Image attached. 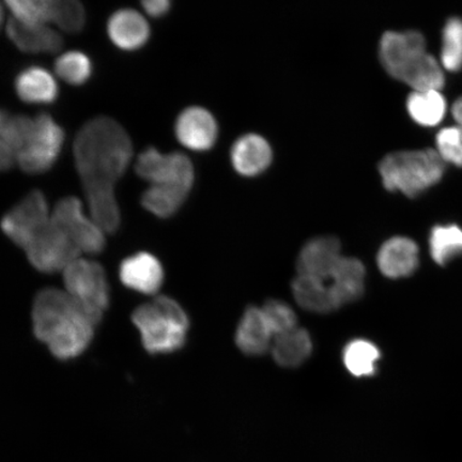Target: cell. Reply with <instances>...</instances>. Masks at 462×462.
I'll list each match as a JSON object with an SVG mask.
<instances>
[{
    "mask_svg": "<svg viewBox=\"0 0 462 462\" xmlns=\"http://www.w3.org/2000/svg\"><path fill=\"white\" fill-rule=\"evenodd\" d=\"M441 66L449 72L462 69V20L448 21L442 33Z\"/></svg>",
    "mask_w": 462,
    "mask_h": 462,
    "instance_id": "cell-30",
    "label": "cell"
},
{
    "mask_svg": "<svg viewBox=\"0 0 462 462\" xmlns=\"http://www.w3.org/2000/svg\"><path fill=\"white\" fill-rule=\"evenodd\" d=\"M189 190L178 187L150 186L142 196V205L153 216L171 217L180 209Z\"/></svg>",
    "mask_w": 462,
    "mask_h": 462,
    "instance_id": "cell-26",
    "label": "cell"
},
{
    "mask_svg": "<svg viewBox=\"0 0 462 462\" xmlns=\"http://www.w3.org/2000/svg\"><path fill=\"white\" fill-rule=\"evenodd\" d=\"M444 171L446 163L432 149L391 153L379 164L384 188L411 199L440 181Z\"/></svg>",
    "mask_w": 462,
    "mask_h": 462,
    "instance_id": "cell-5",
    "label": "cell"
},
{
    "mask_svg": "<svg viewBox=\"0 0 462 462\" xmlns=\"http://www.w3.org/2000/svg\"><path fill=\"white\" fill-rule=\"evenodd\" d=\"M263 314L274 338L294 330L297 327V316L284 302L273 300L263 306Z\"/></svg>",
    "mask_w": 462,
    "mask_h": 462,
    "instance_id": "cell-33",
    "label": "cell"
},
{
    "mask_svg": "<svg viewBox=\"0 0 462 462\" xmlns=\"http://www.w3.org/2000/svg\"><path fill=\"white\" fill-rule=\"evenodd\" d=\"M407 109L415 123L436 126L447 114V101L438 90L413 91L408 97Z\"/></svg>",
    "mask_w": 462,
    "mask_h": 462,
    "instance_id": "cell-25",
    "label": "cell"
},
{
    "mask_svg": "<svg viewBox=\"0 0 462 462\" xmlns=\"http://www.w3.org/2000/svg\"><path fill=\"white\" fill-rule=\"evenodd\" d=\"M4 22V8L3 5H0V27H2Z\"/></svg>",
    "mask_w": 462,
    "mask_h": 462,
    "instance_id": "cell-38",
    "label": "cell"
},
{
    "mask_svg": "<svg viewBox=\"0 0 462 462\" xmlns=\"http://www.w3.org/2000/svg\"><path fill=\"white\" fill-rule=\"evenodd\" d=\"M13 19L27 26H43L51 22L53 2L50 0H15L7 2Z\"/></svg>",
    "mask_w": 462,
    "mask_h": 462,
    "instance_id": "cell-31",
    "label": "cell"
},
{
    "mask_svg": "<svg viewBox=\"0 0 462 462\" xmlns=\"http://www.w3.org/2000/svg\"><path fill=\"white\" fill-rule=\"evenodd\" d=\"M65 143V132L48 114L33 118L28 141L16 153V163L31 175L49 171L60 158Z\"/></svg>",
    "mask_w": 462,
    "mask_h": 462,
    "instance_id": "cell-6",
    "label": "cell"
},
{
    "mask_svg": "<svg viewBox=\"0 0 462 462\" xmlns=\"http://www.w3.org/2000/svg\"><path fill=\"white\" fill-rule=\"evenodd\" d=\"M25 252L32 267L45 274L63 273L69 264L82 255L65 231L53 221Z\"/></svg>",
    "mask_w": 462,
    "mask_h": 462,
    "instance_id": "cell-11",
    "label": "cell"
},
{
    "mask_svg": "<svg viewBox=\"0 0 462 462\" xmlns=\"http://www.w3.org/2000/svg\"><path fill=\"white\" fill-rule=\"evenodd\" d=\"M17 97L27 104L54 103L60 96L57 80L46 69L37 66L28 67L21 71L15 79Z\"/></svg>",
    "mask_w": 462,
    "mask_h": 462,
    "instance_id": "cell-19",
    "label": "cell"
},
{
    "mask_svg": "<svg viewBox=\"0 0 462 462\" xmlns=\"http://www.w3.org/2000/svg\"><path fill=\"white\" fill-rule=\"evenodd\" d=\"M107 34L119 50L135 51L143 48L150 38V27L134 9H120L109 17Z\"/></svg>",
    "mask_w": 462,
    "mask_h": 462,
    "instance_id": "cell-15",
    "label": "cell"
},
{
    "mask_svg": "<svg viewBox=\"0 0 462 462\" xmlns=\"http://www.w3.org/2000/svg\"><path fill=\"white\" fill-rule=\"evenodd\" d=\"M274 339L262 309H247L236 333V343L248 356L267 352Z\"/></svg>",
    "mask_w": 462,
    "mask_h": 462,
    "instance_id": "cell-20",
    "label": "cell"
},
{
    "mask_svg": "<svg viewBox=\"0 0 462 462\" xmlns=\"http://www.w3.org/2000/svg\"><path fill=\"white\" fill-rule=\"evenodd\" d=\"M135 171L150 186L178 187L190 190L195 173L192 162L180 152L162 153L149 147L140 154Z\"/></svg>",
    "mask_w": 462,
    "mask_h": 462,
    "instance_id": "cell-9",
    "label": "cell"
},
{
    "mask_svg": "<svg viewBox=\"0 0 462 462\" xmlns=\"http://www.w3.org/2000/svg\"><path fill=\"white\" fill-rule=\"evenodd\" d=\"M453 117L457 123L459 128L462 129V97L456 100L452 108Z\"/></svg>",
    "mask_w": 462,
    "mask_h": 462,
    "instance_id": "cell-37",
    "label": "cell"
},
{
    "mask_svg": "<svg viewBox=\"0 0 462 462\" xmlns=\"http://www.w3.org/2000/svg\"><path fill=\"white\" fill-rule=\"evenodd\" d=\"M436 143L437 152L444 163L462 167V129L458 125L439 132Z\"/></svg>",
    "mask_w": 462,
    "mask_h": 462,
    "instance_id": "cell-34",
    "label": "cell"
},
{
    "mask_svg": "<svg viewBox=\"0 0 462 462\" xmlns=\"http://www.w3.org/2000/svg\"><path fill=\"white\" fill-rule=\"evenodd\" d=\"M7 34L11 42L23 53L51 54L60 51L63 40L60 33L46 25L27 26L14 19L7 25Z\"/></svg>",
    "mask_w": 462,
    "mask_h": 462,
    "instance_id": "cell-18",
    "label": "cell"
},
{
    "mask_svg": "<svg viewBox=\"0 0 462 462\" xmlns=\"http://www.w3.org/2000/svg\"><path fill=\"white\" fill-rule=\"evenodd\" d=\"M51 22L62 32L78 33L82 32L86 23V13L83 5L75 0H60L53 2Z\"/></svg>",
    "mask_w": 462,
    "mask_h": 462,
    "instance_id": "cell-32",
    "label": "cell"
},
{
    "mask_svg": "<svg viewBox=\"0 0 462 462\" xmlns=\"http://www.w3.org/2000/svg\"><path fill=\"white\" fill-rule=\"evenodd\" d=\"M51 221L48 199L42 190L34 189L5 213L0 227L9 240L25 251Z\"/></svg>",
    "mask_w": 462,
    "mask_h": 462,
    "instance_id": "cell-8",
    "label": "cell"
},
{
    "mask_svg": "<svg viewBox=\"0 0 462 462\" xmlns=\"http://www.w3.org/2000/svg\"><path fill=\"white\" fill-rule=\"evenodd\" d=\"M311 350L313 344L310 334L299 328L275 337L273 346L274 360L284 367L301 365L309 359Z\"/></svg>",
    "mask_w": 462,
    "mask_h": 462,
    "instance_id": "cell-24",
    "label": "cell"
},
{
    "mask_svg": "<svg viewBox=\"0 0 462 462\" xmlns=\"http://www.w3.org/2000/svg\"><path fill=\"white\" fill-rule=\"evenodd\" d=\"M418 264V245L403 236H395L386 241L378 253L379 269L390 279H402L412 274Z\"/></svg>",
    "mask_w": 462,
    "mask_h": 462,
    "instance_id": "cell-16",
    "label": "cell"
},
{
    "mask_svg": "<svg viewBox=\"0 0 462 462\" xmlns=\"http://www.w3.org/2000/svg\"><path fill=\"white\" fill-rule=\"evenodd\" d=\"M292 291L298 304L313 313L327 314L340 308L327 282L299 275L292 282Z\"/></svg>",
    "mask_w": 462,
    "mask_h": 462,
    "instance_id": "cell-22",
    "label": "cell"
},
{
    "mask_svg": "<svg viewBox=\"0 0 462 462\" xmlns=\"http://www.w3.org/2000/svg\"><path fill=\"white\" fill-rule=\"evenodd\" d=\"M90 58L79 51H70L61 54L55 62L57 77L72 86L85 85L92 77Z\"/></svg>",
    "mask_w": 462,
    "mask_h": 462,
    "instance_id": "cell-29",
    "label": "cell"
},
{
    "mask_svg": "<svg viewBox=\"0 0 462 462\" xmlns=\"http://www.w3.org/2000/svg\"><path fill=\"white\" fill-rule=\"evenodd\" d=\"M230 157L240 175L253 177L268 169L273 162V149L263 136L246 134L236 141Z\"/></svg>",
    "mask_w": 462,
    "mask_h": 462,
    "instance_id": "cell-17",
    "label": "cell"
},
{
    "mask_svg": "<svg viewBox=\"0 0 462 462\" xmlns=\"http://www.w3.org/2000/svg\"><path fill=\"white\" fill-rule=\"evenodd\" d=\"M328 282L339 306L355 302L364 292L365 268L360 260L343 257Z\"/></svg>",
    "mask_w": 462,
    "mask_h": 462,
    "instance_id": "cell-21",
    "label": "cell"
},
{
    "mask_svg": "<svg viewBox=\"0 0 462 462\" xmlns=\"http://www.w3.org/2000/svg\"><path fill=\"white\" fill-rule=\"evenodd\" d=\"M100 322L66 291L46 288L34 298V337L48 346L58 360H72L82 355Z\"/></svg>",
    "mask_w": 462,
    "mask_h": 462,
    "instance_id": "cell-1",
    "label": "cell"
},
{
    "mask_svg": "<svg viewBox=\"0 0 462 462\" xmlns=\"http://www.w3.org/2000/svg\"><path fill=\"white\" fill-rule=\"evenodd\" d=\"M175 133L179 143L194 152H205L215 144L217 124L206 108L190 106L178 116Z\"/></svg>",
    "mask_w": 462,
    "mask_h": 462,
    "instance_id": "cell-12",
    "label": "cell"
},
{
    "mask_svg": "<svg viewBox=\"0 0 462 462\" xmlns=\"http://www.w3.org/2000/svg\"><path fill=\"white\" fill-rule=\"evenodd\" d=\"M119 276L131 291L153 296L163 285L164 270L157 257L142 252L124 260Z\"/></svg>",
    "mask_w": 462,
    "mask_h": 462,
    "instance_id": "cell-14",
    "label": "cell"
},
{
    "mask_svg": "<svg viewBox=\"0 0 462 462\" xmlns=\"http://www.w3.org/2000/svg\"><path fill=\"white\" fill-rule=\"evenodd\" d=\"M430 245L433 260L438 264H447L462 255V229L456 225L437 226L431 231Z\"/></svg>",
    "mask_w": 462,
    "mask_h": 462,
    "instance_id": "cell-28",
    "label": "cell"
},
{
    "mask_svg": "<svg viewBox=\"0 0 462 462\" xmlns=\"http://www.w3.org/2000/svg\"><path fill=\"white\" fill-rule=\"evenodd\" d=\"M380 351L367 340L356 339L348 344L344 351L345 366L356 377H368L375 373V364Z\"/></svg>",
    "mask_w": 462,
    "mask_h": 462,
    "instance_id": "cell-27",
    "label": "cell"
},
{
    "mask_svg": "<svg viewBox=\"0 0 462 462\" xmlns=\"http://www.w3.org/2000/svg\"><path fill=\"white\" fill-rule=\"evenodd\" d=\"M90 217L104 233L114 234L121 223L120 208L115 189L101 188L85 190Z\"/></svg>",
    "mask_w": 462,
    "mask_h": 462,
    "instance_id": "cell-23",
    "label": "cell"
},
{
    "mask_svg": "<svg viewBox=\"0 0 462 462\" xmlns=\"http://www.w3.org/2000/svg\"><path fill=\"white\" fill-rule=\"evenodd\" d=\"M144 13L155 19L164 16L171 10V2L169 0H147L143 2Z\"/></svg>",
    "mask_w": 462,
    "mask_h": 462,
    "instance_id": "cell-35",
    "label": "cell"
},
{
    "mask_svg": "<svg viewBox=\"0 0 462 462\" xmlns=\"http://www.w3.org/2000/svg\"><path fill=\"white\" fill-rule=\"evenodd\" d=\"M342 258L337 238L319 236L308 242L300 253L297 263L299 275L328 282Z\"/></svg>",
    "mask_w": 462,
    "mask_h": 462,
    "instance_id": "cell-13",
    "label": "cell"
},
{
    "mask_svg": "<svg viewBox=\"0 0 462 462\" xmlns=\"http://www.w3.org/2000/svg\"><path fill=\"white\" fill-rule=\"evenodd\" d=\"M132 321L150 355L171 354L187 342L189 318L175 300L160 296L134 310Z\"/></svg>",
    "mask_w": 462,
    "mask_h": 462,
    "instance_id": "cell-4",
    "label": "cell"
},
{
    "mask_svg": "<svg viewBox=\"0 0 462 462\" xmlns=\"http://www.w3.org/2000/svg\"><path fill=\"white\" fill-rule=\"evenodd\" d=\"M65 291L87 310L102 320L109 305V287L100 263L82 257L62 273Z\"/></svg>",
    "mask_w": 462,
    "mask_h": 462,
    "instance_id": "cell-7",
    "label": "cell"
},
{
    "mask_svg": "<svg viewBox=\"0 0 462 462\" xmlns=\"http://www.w3.org/2000/svg\"><path fill=\"white\" fill-rule=\"evenodd\" d=\"M379 57L392 78L412 87L414 91H440L446 84L443 68L426 50L419 32H388L380 40Z\"/></svg>",
    "mask_w": 462,
    "mask_h": 462,
    "instance_id": "cell-3",
    "label": "cell"
},
{
    "mask_svg": "<svg viewBox=\"0 0 462 462\" xmlns=\"http://www.w3.org/2000/svg\"><path fill=\"white\" fill-rule=\"evenodd\" d=\"M51 221L65 231L80 254L95 255L106 248V233L84 215L79 199L69 196L58 201L51 212Z\"/></svg>",
    "mask_w": 462,
    "mask_h": 462,
    "instance_id": "cell-10",
    "label": "cell"
},
{
    "mask_svg": "<svg viewBox=\"0 0 462 462\" xmlns=\"http://www.w3.org/2000/svg\"><path fill=\"white\" fill-rule=\"evenodd\" d=\"M75 165L84 190L113 188L128 170L133 144L117 121L96 117L86 123L73 143Z\"/></svg>",
    "mask_w": 462,
    "mask_h": 462,
    "instance_id": "cell-2",
    "label": "cell"
},
{
    "mask_svg": "<svg viewBox=\"0 0 462 462\" xmlns=\"http://www.w3.org/2000/svg\"><path fill=\"white\" fill-rule=\"evenodd\" d=\"M16 162L14 149L0 138V171H8Z\"/></svg>",
    "mask_w": 462,
    "mask_h": 462,
    "instance_id": "cell-36",
    "label": "cell"
}]
</instances>
